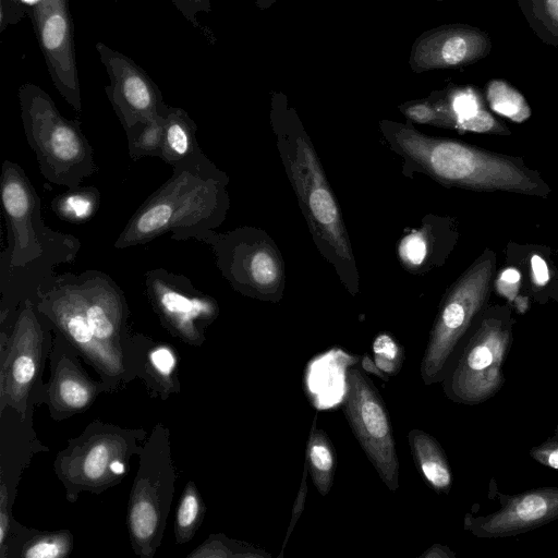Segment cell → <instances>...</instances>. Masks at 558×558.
Here are the masks:
<instances>
[{
	"mask_svg": "<svg viewBox=\"0 0 558 558\" xmlns=\"http://www.w3.org/2000/svg\"><path fill=\"white\" fill-rule=\"evenodd\" d=\"M493 41L486 32L469 24H446L422 33L413 43L409 63L414 73L458 69L486 58Z\"/></svg>",
	"mask_w": 558,
	"mask_h": 558,
	"instance_id": "19",
	"label": "cell"
},
{
	"mask_svg": "<svg viewBox=\"0 0 558 558\" xmlns=\"http://www.w3.org/2000/svg\"><path fill=\"white\" fill-rule=\"evenodd\" d=\"M195 240L211 247L218 269L234 290L263 301L278 302L281 299L283 263L264 231L250 227L225 233L210 230Z\"/></svg>",
	"mask_w": 558,
	"mask_h": 558,
	"instance_id": "11",
	"label": "cell"
},
{
	"mask_svg": "<svg viewBox=\"0 0 558 558\" xmlns=\"http://www.w3.org/2000/svg\"><path fill=\"white\" fill-rule=\"evenodd\" d=\"M196 130V123L184 109L169 106L159 158L174 166L192 156L199 148Z\"/></svg>",
	"mask_w": 558,
	"mask_h": 558,
	"instance_id": "24",
	"label": "cell"
},
{
	"mask_svg": "<svg viewBox=\"0 0 558 558\" xmlns=\"http://www.w3.org/2000/svg\"><path fill=\"white\" fill-rule=\"evenodd\" d=\"M205 504L195 483L189 481L180 498L174 520V537L177 544L190 542L203 522Z\"/></svg>",
	"mask_w": 558,
	"mask_h": 558,
	"instance_id": "30",
	"label": "cell"
},
{
	"mask_svg": "<svg viewBox=\"0 0 558 558\" xmlns=\"http://www.w3.org/2000/svg\"><path fill=\"white\" fill-rule=\"evenodd\" d=\"M35 305L98 372L110 392L135 377L129 360L93 332L73 274L58 276L54 287Z\"/></svg>",
	"mask_w": 558,
	"mask_h": 558,
	"instance_id": "12",
	"label": "cell"
},
{
	"mask_svg": "<svg viewBox=\"0 0 558 558\" xmlns=\"http://www.w3.org/2000/svg\"><path fill=\"white\" fill-rule=\"evenodd\" d=\"M17 96L25 137L46 180L75 189L97 172L78 120L63 117L49 94L33 83L21 85Z\"/></svg>",
	"mask_w": 558,
	"mask_h": 558,
	"instance_id": "5",
	"label": "cell"
},
{
	"mask_svg": "<svg viewBox=\"0 0 558 558\" xmlns=\"http://www.w3.org/2000/svg\"><path fill=\"white\" fill-rule=\"evenodd\" d=\"M306 474H307V466L305 465L304 473H303V478H302V485L300 487L298 497H296L294 506H293L292 519L290 521V525H289V529H288V533H287V536H286V539H284L283 547L286 546V544H287V542L289 539V536H290L291 532L293 531V527H294L296 521L299 520V518L301 517L302 511L304 509V502H305L306 493H307Z\"/></svg>",
	"mask_w": 558,
	"mask_h": 558,
	"instance_id": "43",
	"label": "cell"
},
{
	"mask_svg": "<svg viewBox=\"0 0 558 558\" xmlns=\"http://www.w3.org/2000/svg\"><path fill=\"white\" fill-rule=\"evenodd\" d=\"M277 0H255V4L260 10L270 8Z\"/></svg>",
	"mask_w": 558,
	"mask_h": 558,
	"instance_id": "46",
	"label": "cell"
},
{
	"mask_svg": "<svg viewBox=\"0 0 558 558\" xmlns=\"http://www.w3.org/2000/svg\"><path fill=\"white\" fill-rule=\"evenodd\" d=\"M1 413L0 459V546L14 539L23 529L12 517L20 475L41 444L33 430L32 418H23L12 408Z\"/></svg>",
	"mask_w": 558,
	"mask_h": 558,
	"instance_id": "20",
	"label": "cell"
},
{
	"mask_svg": "<svg viewBox=\"0 0 558 558\" xmlns=\"http://www.w3.org/2000/svg\"><path fill=\"white\" fill-rule=\"evenodd\" d=\"M250 548L247 545L238 543L226 538L221 534L211 535L194 553L189 555V558H205V557H242L240 553L233 549Z\"/></svg>",
	"mask_w": 558,
	"mask_h": 558,
	"instance_id": "36",
	"label": "cell"
},
{
	"mask_svg": "<svg viewBox=\"0 0 558 558\" xmlns=\"http://www.w3.org/2000/svg\"><path fill=\"white\" fill-rule=\"evenodd\" d=\"M53 330L35 303L26 300L11 329L1 331L0 411L12 408L23 418H32L35 408L45 402L47 384L41 375Z\"/></svg>",
	"mask_w": 558,
	"mask_h": 558,
	"instance_id": "9",
	"label": "cell"
},
{
	"mask_svg": "<svg viewBox=\"0 0 558 558\" xmlns=\"http://www.w3.org/2000/svg\"><path fill=\"white\" fill-rule=\"evenodd\" d=\"M556 294H557V299H558V282H557Z\"/></svg>",
	"mask_w": 558,
	"mask_h": 558,
	"instance_id": "48",
	"label": "cell"
},
{
	"mask_svg": "<svg viewBox=\"0 0 558 558\" xmlns=\"http://www.w3.org/2000/svg\"><path fill=\"white\" fill-rule=\"evenodd\" d=\"M530 265L532 282L538 288L546 286L550 276L547 263L544 260V258L537 254H534L530 258Z\"/></svg>",
	"mask_w": 558,
	"mask_h": 558,
	"instance_id": "42",
	"label": "cell"
},
{
	"mask_svg": "<svg viewBox=\"0 0 558 558\" xmlns=\"http://www.w3.org/2000/svg\"><path fill=\"white\" fill-rule=\"evenodd\" d=\"M100 194L95 186L69 189L51 203L54 214L71 223H83L98 210Z\"/></svg>",
	"mask_w": 558,
	"mask_h": 558,
	"instance_id": "27",
	"label": "cell"
},
{
	"mask_svg": "<svg viewBox=\"0 0 558 558\" xmlns=\"http://www.w3.org/2000/svg\"><path fill=\"white\" fill-rule=\"evenodd\" d=\"M530 28L558 49V0H515Z\"/></svg>",
	"mask_w": 558,
	"mask_h": 558,
	"instance_id": "29",
	"label": "cell"
},
{
	"mask_svg": "<svg viewBox=\"0 0 558 558\" xmlns=\"http://www.w3.org/2000/svg\"><path fill=\"white\" fill-rule=\"evenodd\" d=\"M457 125L478 113L484 107L481 93L473 86L445 89ZM456 125V129H457Z\"/></svg>",
	"mask_w": 558,
	"mask_h": 558,
	"instance_id": "35",
	"label": "cell"
},
{
	"mask_svg": "<svg viewBox=\"0 0 558 558\" xmlns=\"http://www.w3.org/2000/svg\"><path fill=\"white\" fill-rule=\"evenodd\" d=\"M554 437L558 438V425H557V427H556V430H555Z\"/></svg>",
	"mask_w": 558,
	"mask_h": 558,
	"instance_id": "47",
	"label": "cell"
},
{
	"mask_svg": "<svg viewBox=\"0 0 558 558\" xmlns=\"http://www.w3.org/2000/svg\"><path fill=\"white\" fill-rule=\"evenodd\" d=\"M314 420L311 429L307 447L305 465L312 482L317 492L323 496H327L332 487L337 459L333 446L324 429L316 427Z\"/></svg>",
	"mask_w": 558,
	"mask_h": 558,
	"instance_id": "25",
	"label": "cell"
},
{
	"mask_svg": "<svg viewBox=\"0 0 558 558\" xmlns=\"http://www.w3.org/2000/svg\"><path fill=\"white\" fill-rule=\"evenodd\" d=\"M172 169L171 177L129 219L113 243L116 248L145 244L166 233L172 240H195L225 221L229 178L202 148Z\"/></svg>",
	"mask_w": 558,
	"mask_h": 558,
	"instance_id": "3",
	"label": "cell"
},
{
	"mask_svg": "<svg viewBox=\"0 0 558 558\" xmlns=\"http://www.w3.org/2000/svg\"><path fill=\"white\" fill-rule=\"evenodd\" d=\"M498 496L500 507L497 510L485 515L466 514L464 529L476 537L501 538L530 532L558 519V486Z\"/></svg>",
	"mask_w": 558,
	"mask_h": 558,
	"instance_id": "18",
	"label": "cell"
},
{
	"mask_svg": "<svg viewBox=\"0 0 558 558\" xmlns=\"http://www.w3.org/2000/svg\"><path fill=\"white\" fill-rule=\"evenodd\" d=\"M374 363L387 376H395L402 367L404 353L399 343L386 332L373 342Z\"/></svg>",
	"mask_w": 558,
	"mask_h": 558,
	"instance_id": "33",
	"label": "cell"
},
{
	"mask_svg": "<svg viewBox=\"0 0 558 558\" xmlns=\"http://www.w3.org/2000/svg\"><path fill=\"white\" fill-rule=\"evenodd\" d=\"M496 269V255L483 254L445 294L422 356L420 374L425 385L442 383L462 341L485 310Z\"/></svg>",
	"mask_w": 558,
	"mask_h": 558,
	"instance_id": "8",
	"label": "cell"
},
{
	"mask_svg": "<svg viewBox=\"0 0 558 558\" xmlns=\"http://www.w3.org/2000/svg\"><path fill=\"white\" fill-rule=\"evenodd\" d=\"M454 556V553L450 550V548L438 544L432 546L425 554L422 555V557L426 558H452Z\"/></svg>",
	"mask_w": 558,
	"mask_h": 558,
	"instance_id": "44",
	"label": "cell"
},
{
	"mask_svg": "<svg viewBox=\"0 0 558 558\" xmlns=\"http://www.w3.org/2000/svg\"><path fill=\"white\" fill-rule=\"evenodd\" d=\"M177 10L195 27H199L197 22L198 13H209L211 10L210 0H171Z\"/></svg>",
	"mask_w": 558,
	"mask_h": 558,
	"instance_id": "39",
	"label": "cell"
},
{
	"mask_svg": "<svg viewBox=\"0 0 558 558\" xmlns=\"http://www.w3.org/2000/svg\"><path fill=\"white\" fill-rule=\"evenodd\" d=\"M362 367L367 372L376 374V376L381 377L384 380H388V377L384 376L385 374L377 368L374 361L371 360L367 354H365L362 359Z\"/></svg>",
	"mask_w": 558,
	"mask_h": 558,
	"instance_id": "45",
	"label": "cell"
},
{
	"mask_svg": "<svg viewBox=\"0 0 558 558\" xmlns=\"http://www.w3.org/2000/svg\"><path fill=\"white\" fill-rule=\"evenodd\" d=\"M175 351L169 344L154 343L149 339L134 337L133 366L135 376L141 377L151 397L166 400L180 391L177 374Z\"/></svg>",
	"mask_w": 558,
	"mask_h": 558,
	"instance_id": "22",
	"label": "cell"
},
{
	"mask_svg": "<svg viewBox=\"0 0 558 558\" xmlns=\"http://www.w3.org/2000/svg\"><path fill=\"white\" fill-rule=\"evenodd\" d=\"M344 415L368 461L387 488H399V459L388 410L378 390L359 368H347Z\"/></svg>",
	"mask_w": 558,
	"mask_h": 558,
	"instance_id": "13",
	"label": "cell"
},
{
	"mask_svg": "<svg viewBox=\"0 0 558 558\" xmlns=\"http://www.w3.org/2000/svg\"><path fill=\"white\" fill-rule=\"evenodd\" d=\"M270 121L284 171L314 242L342 284L355 295L359 272L338 202L310 135L281 93L272 95Z\"/></svg>",
	"mask_w": 558,
	"mask_h": 558,
	"instance_id": "2",
	"label": "cell"
},
{
	"mask_svg": "<svg viewBox=\"0 0 558 558\" xmlns=\"http://www.w3.org/2000/svg\"><path fill=\"white\" fill-rule=\"evenodd\" d=\"M399 110L416 123L448 129H456L457 125L445 90L435 92L426 99L402 104Z\"/></svg>",
	"mask_w": 558,
	"mask_h": 558,
	"instance_id": "28",
	"label": "cell"
},
{
	"mask_svg": "<svg viewBox=\"0 0 558 558\" xmlns=\"http://www.w3.org/2000/svg\"><path fill=\"white\" fill-rule=\"evenodd\" d=\"M408 440L414 463L427 484L438 494H448L452 473L440 444L417 428L409 432Z\"/></svg>",
	"mask_w": 558,
	"mask_h": 558,
	"instance_id": "23",
	"label": "cell"
},
{
	"mask_svg": "<svg viewBox=\"0 0 558 558\" xmlns=\"http://www.w3.org/2000/svg\"><path fill=\"white\" fill-rule=\"evenodd\" d=\"M128 507L131 546L142 558L158 550L174 497L175 468L171 458L169 429L158 423L140 453Z\"/></svg>",
	"mask_w": 558,
	"mask_h": 558,
	"instance_id": "10",
	"label": "cell"
},
{
	"mask_svg": "<svg viewBox=\"0 0 558 558\" xmlns=\"http://www.w3.org/2000/svg\"><path fill=\"white\" fill-rule=\"evenodd\" d=\"M73 535L70 531L37 532L23 543L21 558H65L73 549Z\"/></svg>",
	"mask_w": 558,
	"mask_h": 558,
	"instance_id": "32",
	"label": "cell"
},
{
	"mask_svg": "<svg viewBox=\"0 0 558 558\" xmlns=\"http://www.w3.org/2000/svg\"><path fill=\"white\" fill-rule=\"evenodd\" d=\"M485 99L495 113L512 122L523 123L532 116L524 95L505 80L494 78L487 82Z\"/></svg>",
	"mask_w": 558,
	"mask_h": 558,
	"instance_id": "26",
	"label": "cell"
},
{
	"mask_svg": "<svg viewBox=\"0 0 558 558\" xmlns=\"http://www.w3.org/2000/svg\"><path fill=\"white\" fill-rule=\"evenodd\" d=\"M433 247L430 235L428 231L420 230L412 231L405 235L399 244L398 254L407 268H420L425 265Z\"/></svg>",
	"mask_w": 558,
	"mask_h": 558,
	"instance_id": "34",
	"label": "cell"
},
{
	"mask_svg": "<svg viewBox=\"0 0 558 558\" xmlns=\"http://www.w3.org/2000/svg\"><path fill=\"white\" fill-rule=\"evenodd\" d=\"M390 147L437 182L473 191H504L547 197L550 187L521 158L495 154L464 142L429 136L410 124L383 120Z\"/></svg>",
	"mask_w": 558,
	"mask_h": 558,
	"instance_id": "4",
	"label": "cell"
},
{
	"mask_svg": "<svg viewBox=\"0 0 558 558\" xmlns=\"http://www.w3.org/2000/svg\"><path fill=\"white\" fill-rule=\"evenodd\" d=\"M520 272L514 268L504 270L496 280V289L510 302L514 301L520 284Z\"/></svg>",
	"mask_w": 558,
	"mask_h": 558,
	"instance_id": "40",
	"label": "cell"
},
{
	"mask_svg": "<svg viewBox=\"0 0 558 558\" xmlns=\"http://www.w3.org/2000/svg\"><path fill=\"white\" fill-rule=\"evenodd\" d=\"M96 50L110 81L105 93L124 130L167 113L169 106L144 69L104 43Z\"/></svg>",
	"mask_w": 558,
	"mask_h": 558,
	"instance_id": "16",
	"label": "cell"
},
{
	"mask_svg": "<svg viewBox=\"0 0 558 558\" xmlns=\"http://www.w3.org/2000/svg\"><path fill=\"white\" fill-rule=\"evenodd\" d=\"M81 353L54 328L50 351L51 375L45 403L54 420H64L87 410L100 392H110L108 385L94 380L80 363Z\"/></svg>",
	"mask_w": 558,
	"mask_h": 558,
	"instance_id": "21",
	"label": "cell"
},
{
	"mask_svg": "<svg viewBox=\"0 0 558 558\" xmlns=\"http://www.w3.org/2000/svg\"><path fill=\"white\" fill-rule=\"evenodd\" d=\"M0 190L8 225V247L0 258V323L9 330L23 302L36 303L54 287L56 268L76 258L81 242L45 223L40 197L20 165L3 161Z\"/></svg>",
	"mask_w": 558,
	"mask_h": 558,
	"instance_id": "1",
	"label": "cell"
},
{
	"mask_svg": "<svg viewBox=\"0 0 558 558\" xmlns=\"http://www.w3.org/2000/svg\"><path fill=\"white\" fill-rule=\"evenodd\" d=\"M74 279L93 332L101 343L122 353L134 372V337L126 329L129 308L123 291L98 270L74 275Z\"/></svg>",
	"mask_w": 558,
	"mask_h": 558,
	"instance_id": "17",
	"label": "cell"
},
{
	"mask_svg": "<svg viewBox=\"0 0 558 558\" xmlns=\"http://www.w3.org/2000/svg\"><path fill=\"white\" fill-rule=\"evenodd\" d=\"M514 319L508 306L485 308L454 357L445 379L448 399L466 405L493 398L505 384L502 372L512 339Z\"/></svg>",
	"mask_w": 558,
	"mask_h": 558,
	"instance_id": "7",
	"label": "cell"
},
{
	"mask_svg": "<svg viewBox=\"0 0 558 558\" xmlns=\"http://www.w3.org/2000/svg\"><path fill=\"white\" fill-rule=\"evenodd\" d=\"M456 130L499 135H508L511 133L485 108L470 119L460 122Z\"/></svg>",
	"mask_w": 558,
	"mask_h": 558,
	"instance_id": "37",
	"label": "cell"
},
{
	"mask_svg": "<svg viewBox=\"0 0 558 558\" xmlns=\"http://www.w3.org/2000/svg\"><path fill=\"white\" fill-rule=\"evenodd\" d=\"M530 456L539 464L558 470V438L551 437L546 441L533 447Z\"/></svg>",
	"mask_w": 558,
	"mask_h": 558,
	"instance_id": "38",
	"label": "cell"
},
{
	"mask_svg": "<svg viewBox=\"0 0 558 558\" xmlns=\"http://www.w3.org/2000/svg\"><path fill=\"white\" fill-rule=\"evenodd\" d=\"M51 81L76 111L82 110L74 27L69 0H40L27 9Z\"/></svg>",
	"mask_w": 558,
	"mask_h": 558,
	"instance_id": "15",
	"label": "cell"
},
{
	"mask_svg": "<svg viewBox=\"0 0 558 558\" xmlns=\"http://www.w3.org/2000/svg\"><path fill=\"white\" fill-rule=\"evenodd\" d=\"M25 13L17 0H0V32L20 22Z\"/></svg>",
	"mask_w": 558,
	"mask_h": 558,
	"instance_id": "41",
	"label": "cell"
},
{
	"mask_svg": "<svg viewBox=\"0 0 558 558\" xmlns=\"http://www.w3.org/2000/svg\"><path fill=\"white\" fill-rule=\"evenodd\" d=\"M147 437L143 428H124L100 420L89 423L59 451L53 463L66 499L74 502L84 492L100 494L118 485Z\"/></svg>",
	"mask_w": 558,
	"mask_h": 558,
	"instance_id": "6",
	"label": "cell"
},
{
	"mask_svg": "<svg viewBox=\"0 0 558 558\" xmlns=\"http://www.w3.org/2000/svg\"><path fill=\"white\" fill-rule=\"evenodd\" d=\"M166 114L137 123L126 130L129 155L133 160L159 157L161 153Z\"/></svg>",
	"mask_w": 558,
	"mask_h": 558,
	"instance_id": "31",
	"label": "cell"
},
{
	"mask_svg": "<svg viewBox=\"0 0 558 558\" xmlns=\"http://www.w3.org/2000/svg\"><path fill=\"white\" fill-rule=\"evenodd\" d=\"M145 287L149 302L163 327L174 337L199 347L206 328L219 315L217 301L197 290L184 275L165 268L146 272Z\"/></svg>",
	"mask_w": 558,
	"mask_h": 558,
	"instance_id": "14",
	"label": "cell"
}]
</instances>
